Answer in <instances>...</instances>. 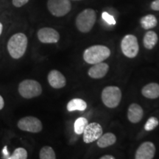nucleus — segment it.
I'll use <instances>...</instances> for the list:
<instances>
[{
  "instance_id": "obj_18",
  "label": "nucleus",
  "mask_w": 159,
  "mask_h": 159,
  "mask_svg": "<svg viewBox=\"0 0 159 159\" xmlns=\"http://www.w3.org/2000/svg\"><path fill=\"white\" fill-rule=\"evenodd\" d=\"M67 110L69 112L75 111H85L87 108V103L82 99L75 98L69 101L67 104Z\"/></svg>"
},
{
  "instance_id": "obj_1",
  "label": "nucleus",
  "mask_w": 159,
  "mask_h": 159,
  "mask_svg": "<svg viewBox=\"0 0 159 159\" xmlns=\"http://www.w3.org/2000/svg\"><path fill=\"white\" fill-rule=\"evenodd\" d=\"M28 40L22 33H16L11 37L7 42V50L11 56L14 59H19L24 56L27 50Z\"/></svg>"
},
{
  "instance_id": "obj_21",
  "label": "nucleus",
  "mask_w": 159,
  "mask_h": 159,
  "mask_svg": "<svg viewBox=\"0 0 159 159\" xmlns=\"http://www.w3.org/2000/svg\"><path fill=\"white\" fill-rule=\"evenodd\" d=\"M88 124V120L84 117H80L77 119L74 125L75 132L78 135L82 134Z\"/></svg>"
},
{
  "instance_id": "obj_4",
  "label": "nucleus",
  "mask_w": 159,
  "mask_h": 159,
  "mask_svg": "<svg viewBox=\"0 0 159 159\" xmlns=\"http://www.w3.org/2000/svg\"><path fill=\"white\" fill-rule=\"evenodd\" d=\"M19 93L25 99H32L39 97L42 93V87L34 80H25L19 85Z\"/></svg>"
},
{
  "instance_id": "obj_5",
  "label": "nucleus",
  "mask_w": 159,
  "mask_h": 159,
  "mask_svg": "<svg viewBox=\"0 0 159 159\" xmlns=\"http://www.w3.org/2000/svg\"><path fill=\"white\" fill-rule=\"evenodd\" d=\"M102 102L109 108H116L122 99V91L117 86H107L102 91Z\"/></svg>"
},
{
  "instance_id": "obj_15",
  "label": "nucleus",
  "mask_w": 159,
  "mask_h": 159,
  "mask_svg": "<svg viewBox=\"0 0 159 159\" xmlns=\"http://www.w3.org/2000/svg\"><path fill=\"white\" fill-rule=\"evenodd\" d=\"M143 96L148 99H157L159 97V84L151 83L144 85L142 89Z\"/></svg>"
},
{
  "instance_id": "obj_24",
  "label": "nucleus",
  "mask_w": 159,
  "mask_h": 159,
  "mask_svg": "<svg viewBox=\"0 0 159 159\" xmlns=\"http://www.w3.org/2000/svg\"><path fill=\"white\" fill-rule=\"evenodd\" d=\"M102 18L103 20L108 24V25H116V21H115L114 17L113 16L109 14L107 12H103L102 14Z\"/></svg>"
},
{
  "instance_id": "obj_16",
  "label": "nucleus",
  "mask_w": 159,
  "mask_h": 159,
  "mask_svg": "<svg viewBox=\"0 0 159 159\" xmlns=\"http://www.w3.org/2000/svg\"><path fill=\"white\" fill-rule=\"evenodd\" d=\"M116 142V137L112 133H106L102 134L97 139V144L99 148H105L114 144Z\"/></svg>"
},
{
  "instance_id": "obj_23",
  "label": "nucleus",
  "mask_w": 159,
  "mask_h": 159,
  "mask_svg": "<svg viewBox=\"0 0 159 159\" xmlns=\"http://www.w3.org/2000/svg\"><path fill=\"white\" fill-rule=\"evenodd\" d=\"M159 124L158 119L155 116H151L147 121L146 124L144 125V130L146 131L153 130L155 128L158 126Z\"/></svg>"
},
{
  "instance_id": "obj_11",
  "label": "nucleus",
  "mask_w": 159,
  "mask_h": 159,
  "mask_svg": "<svg viewBox=\"0 0 159 159\" xmlns=\"http://www.w3.org/2000/svg\"><path fill=\"white\" fill-rule=\"evenodd\" d=\"M156 154V147L152 142H145L142 143L137 149L135 158L136 159H152Z\"/></svg>"
},
{
  "instance_id": "obj_14",
  "label": "nucleus",
  "mask_w": 159,
  "mask_h": 159,
  "mask_svg": "<svg viewBox=\"0 0 159 159\" xmlns=\"http://www.w3.org/2000/svg\"><path fill=\"white\" fill-rule=\"evenodd\" d=\"M144 115L143 108L137 103H132L128 108V118L130 122L138 123L142 120Z\"/></svg>"
},
{
  "instance_id": "obj_3",
  "label": "nucleus",
  "mask_w": 159,
  "mask_h": 159,
  "mask_svg": "<svg viewBox=\"0 0 159 159\" xmlns=\"http://www.w3.org/2000/svg\"><path fill=\"white\" fill-rule=\"evenodd\" d=\"M97 20L96 12L91 8L85 9L79 13L76 18V27L80 32L87 33L91 30Z\"/></svg>"
},
{
  "instance_id": "obj_19",
  "label": "nucleus",
  "mask_w": 159,
  "mask_h": 159,
  "mask_svg": "<svg viewBox=\"0 0 159 159\" xmlns=\"http://www.w3.org/2000/svg\"><path fill=\"white\" fill-rule=\"evenodd\" d=\"M140 24L143 29L148 30L156 27L158 25V20L154 15L148 14L143 16L140 19Z\"/></svg>"
},
{
  "instance_id": "obj_29",
  "label": "nucleus",
  "mask_w": 159,
  "mask_h": 159,
  "mask_svg": "<svg viewBox=\"0 0 159 159\" xmlns=\"http://www.w3.org/2000/svg\"><path fill=\"white\" fill-rule=\"evenodd\" d=\"M2 30H3V25H2V24L0 22V36H1L2 33Z\"/></svg>"
},
{
  "instance_id": "obj_30",
  "label": "nucleus",
  "mask_w": 159,
  "mask_h": 159,
  "mask_svg": "<svg viewBox=\"0 0 159 159\" xmlns=\"http://www.w3.org/2000/svg\"><path fill=\"white\" fill-rule=\"evenodd\" d=\"M72 1H81V0H72Z\"/></svg>"
},
{
  "instance_id": "obj_22",
  "label": "nucleus",
  "mask_w": 159,
  "mask_h": 159,
  "mask_svg": "<svg viewBox=\"0 0 159 159\" xmlns=\"http://www.w3.org/2000/svg\"><path fill=\"white\" fill-rule=\"evenodd\" d=\"M8 159H26L27 158V152L25 148H19L14 150Z\"/></svg>"
},
{
  "instance_id": "obj_7",
  "label": "nucleus",
  "mask_w": 159,
  "mask_h": 159,
  "mask_svg": "<svg viewBox=\"0 0 159 159\" xmlns=\"http://www.w3.org/2000/svg\"><path fill=\"white\" fill-rule=\"evenodd\" d=\"M122 53L129 58H134L138 55L139 46L137 38L134 35H127L121 42Z\"/></svg>"
},
{
  "instance_id": "obj_20",
  "label": "nucleus",
  "mask_w": 159,
  "mask_h": 159,
  "mask_svg": "<svg viewBox=\"0 0 159 159\" xmlns=\"http://www.w3.org/2000/svg\"><path fill=\"white\" fill-rule=\"evenodd\" d=\"M39 158L41 159H55L56 155L51 147L44 146L40 150Z\"/></svg>"
},
{
  "instance_id": "obj_8",
  "label": "nucleus",
  "mask_w": 159,
  "mask_h": 159,
  "mask_svg": "<svg viewBox=\"0 0 159 159\" xmlns=\"http://www.w3.org/2000/svg\"><path fill=\"white\" fill-rule=\"evenodd\" d=\"M17 126L21 130L26 132L37 134L41 132L43 129L41 121L34 116H25L19 119L17 123Z\"/></svg>"
},
{
  "instance_id": "obj_10",
  "label": "nucleus",
  "mask_w": 159,
  "mask_h": 159,
  "mask_svg": "<svg viewBox=\"0 0 159 159\" xmlns=\"http://www.w3.org/2000/svg\"><path fill=\"white\" fill-rule=\"evenodd\" d=\"M38 39L43 43H55L60 40V34L56 30L51 27H43L38 31Z\"/></svg>"
},
{
  "instance_id": "obj_13",
  "label": "nucleus",
  "mask_w": 159,
  "mask_h": 159,
  "mask_svg": "<svg viewBox=\"0 0 159 159\" xmlns=\"http://www.w3.org/2000/svg\"><path fill=\"white\" fill-rule=\"evenodd\" d=\"M109 70V66L107 63L100 62L95 63L88 71L89 76L93 79H100L106 75Z\"/></svg>"
},
{
  "instance_id": "obj_12",
  "label": "nucleus",
  "mask_w": 159,
  "mask_h": 159,
  "mask_svg": "<svg viewBox=\"0 0 159 159\" xmlns=\"http://www.w3.org/2000/svg\"><path fill=\"white\" fill-rule=\"evenodd\" d=\"M47 80L49 85L54 89H62L66 84V80L64 75L57 70H52L49 71Z\"/></svg>"
},
{
  "instance_id": "obj_6",
  "label": "nucleus",
  "mask_w": 159,
  "mask_h": 159,
  "mask_svg": "<svg viewBox=\"0 0 159 159\" xmlns=\"http://www.w3.org/2000/svg\"><path fill=\"white\" fill-rule=\"evenodd\" d=\"M47 8L52 16L63 17L71 10L70 0H48Z\"/></svg>"
},
{
  "instance_id": "obj_27",
  "label": "nucleus",
  "mask_w": 159,
  "mask_h": 159,
  "mask_svg": "<svg viewBox=\"0 0 159 159\" xmlns=\"http://www.w3.org/2000/svg\"><path fill=\"white\" fill-rule=\"evenodd\" d=\"M5 106V101H4L3 97L0 95V110H2Z\"/></svg>"
},
{
  "instance_id": "obj_9",
  "label": "nucleus",
  "mask_w": 159,
  "mask_h": 159,
  "mask_svg": "<svg viewBox=\"0 0 159 159\" xmlns=\"http://www.w3.org/2000/svg\"><path fill=\"white\" fill-rule=\"evenodd\" d=\"M102 126L97 122H92L87 125L83 134V142L86 144L94 142L102 135Z\"/></svg>"
},
{
  "instance_id": "obj_2",
  "label": "nucleus",
  "mask_w": 159,
  "mask_h": 159,
  "mask_svg": "<svg viewBox=\"0 0 159 159\" xmlns=\"http://www.w3.org/2000/svg\"><path fill=\"white\" fill-rule=\"evenodd\" d=\"M111 55V50L103 45L91 46L83 52V59L87 63L95 64L108 59Z\"/></svg>"
},
{
  "instance_id": "obj_28",
  "label": "nucleus",
  "mask_w": 159,
  "mask_h": 159,
  "mask_svg": "<svg viewBox=\"0 0 159 159\" xmlns=\"http://www.w3.org/2000/svg\"><path fill=\"white\" fill-rule=\"evenodd\" d=\"M115 157L113 156H110V155H106V156H103L100 157V159H114Z\"/></svg>"
},
{
  "instance_id": "obj_26",
  "label": "nucleus",
  "mask_w": 159,
  "mask_h": 159,
  "mask_svg": "<svg viewBox=\"0 0 159 159\" xmlns=\"http://www.w3.org/2000/svg\"><path fill=\"white\" fill-rule=\"evenodd\" d=\"M150 8L153 11H159V0H154L150 4Z\"/></svg>"
},
{
  "instance_id": "obj_17",
  "label": "nucleus",
  "mask_w": 159,
  "mask_h": 159,
  "mask_svg": "<svg viewBox=\"0 0 159 159\" xmlns=\"http://www.w3.org/2000/svg\"><path fill=\"white\" fill-rule=\"evenodd\" d=\"M158 41V37L156 33L154 31H148L145 33L143 39V44L144 47L148 49H153L157 44Z\"/></svg>"
},
{
  "instance_id": "obj_25",
  "label": "nucleus",
  "mask_w": 159,
  "mask_h": 159,
  "mask_svg": "<svg viewBox=\"0 0 159 159\" xmlns=\"http://www.w3.org/2000/svg\"><path fill=\"white\" fill-rule=\"evenodd\" d=\"M30 0H12V3L16 7H21L28 3Z\"/></svg>"
}]
</instances>
